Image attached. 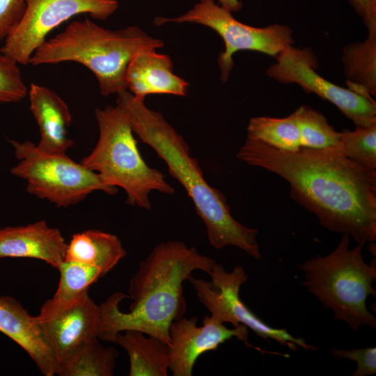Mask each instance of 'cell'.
Listing matches in <instances>:
<instances>
[{
	"instance_id": "cell-1",
	"label": "cell",
	"mask_w": 376,
	"mask_h": 376,
	"mask_svg": "<svg viewBox=\"0 0 376 376\" xmlns=\"http://www.w3.org/2000/svg\"><path fill=\"white\" fill-rule=\"evenodd\" d=\"M237 157L274 173L290 185L292 198L327 229L357 244L376 240V170L359 165L340 149L282 150L246 139Z\"/></svg>"
},
{
	"instance_id": "cell-2",
	"label": "cell",
	"mask_w": 376,
	"mask_h": 376,
	"mask_svg": "<svg viewBox=\"0 0 376 376\" xmlns=\"http://www.w3.org/2000/svg\"><path fill=\"white\" fill-rule=\"evenodd\" d=\"M217 262L195 247L171 240L157 244L132 277L128 292H115L100 306L98 338L136 330L170 345L171 323L186 311L183 283L194 270L208 272Z\"/></svg>"
},
{
	"instance_id": "cell-3",
	"label": "cell",
	"mask_w": 376,
	"mask_h": 376,
	"mask_svg": "<svg viewBox=\"0 0 376 376\" xmlns=\"http://www.w3.org/2000/svg\"><path fill=\"white\" fill-rule=\"evenodd\" d=\"M116 104L124 107L134 133L150 146L167 165L169 174L186 190L206 228L214 248L236 246L256 260L262 255L257 242L258 231L236 221L223 193L205 180L198 161L191 156L183 137L163 115L148 109L144 100L125 90L117 94Z\"/></svg>"
},
{
	"instance_id": "cell-4",
	"label": "cell",
	"mask_w": 376,
	"mask_h": 376,
	"mask_svg": "<svg viewBox=\"0 0 376 376\" xmlns=\"http://www.w3.org/2000/svg\"><path fill=\"white\" fill-rule=\"evenodd\" d=\"M163 46L162 40L136 26L111 30L85 17L72 21L62 32L46 40L33 54L29 64H81L95 75L101 94L108 96L127 90V68L136 53Z\"/></svg>"
},
{
	"instance_id": "cell-5",
	"label": "cell",
	"mask_w": 376,
	"mask_h": 376,
	"mask_svg": "<svg viewBox=\"0 0 376 376\" xmlns=\"http://www.w3.org/2000/svg\"><path fill=\"white\" fill-rule=\"evenodd\" d=\"M350 237L342 234L334 250L328 255H317L297 268L304 276L301 282L322 304L331 310L336 320L357 331L362 326L376 328V318L367 308L366 301L376 291V267L365 262L364 245L357 244L350 249Z\"/></svg>"
},
{
	"instance_id": "cell-6",
	"label": "cell",
	"mask_w": 376,
	"mask_h": 376,
	"mask_svg": "<svg viewBox=\"0 0 376 376\" xmlns=\"http://www.w3.org/2000/svg\"><path fill=\"white\" fill-rule=\"evenodd\" d=\"M95 115L99 138L93 150L81 160L84 166L98 173L107 184L122 188L126 203L132 206L150 210L152 191L169 195L175 192L164 175L142 157L124 107L116 104L97 108Z\"/></svg>"
},
{
	"instance_id": "cell-7",
	"label": "cell",
	"mask_w": 376,
	"mask_h": 376,
	"mask_svg": "<svg viewBox=\"0 0 376 376\" xmlns=\"http://www.w3.org/2000/svg\"><path fill=\"white\" fill-rule=\"evenodd\" d=\"M18 163L12 175L26 181V191L58 207L77 205L89 194L102 191L115 195L118 188L105 182L101 176L77 163L66 153L42 150L29 141L9 140Z\"/></svg>"
},
{
	"instance_id": "cell-8",
	"label": "cell",
	"mask_w": 376,
	"mask_h": 376,
	"mask_svg": "<svg viewBox=\"0 0 376 376\" xmlns=\"http://www.w3.org/2000/svg\"><path fill=\"white\" fill-rule=\"evenodd\" d=\"M168 22H191L207 26L223 39L225 50L218 57L221 80L226 82L233 68V56L238 51L251 50L276 56L294 43L292 31L284 24H274L254 27L237 20L232 13L214 0H201L183 15L174 18L156 17L160 26Z\"/></svg>"
},
{
	"instance_id": "cell-9",
	"label": "cell",
	"mask_w": 376,
	"mask_h": 376,
	"mask_svg": "<svg viewBox=\"0 0 376 376\" xmlns=\"http://www.w3.org/2000/svg\"><path fill=\"white\" fill-rule=\"evenodd\" d=\"M211 281L197 279L192 275L188 281L196 291L199 301L221 323L229 322L233 327L244 324L267 341H276L292 351L299 347L305 351H318L319 348L306 343L304 338L295 337L285 329L274 328L260 319L241 300L240 291L248 276L242 266H235L226 272L216 263L207 272Z\"/></svg>"
},
{
	"instance_id": "cell-10",
	"label": "cell",
	"mask_w": 376,
	"mask_h": 376,
	"mask_svg": "<svg viewBox=\"0 0 376 376\" xmlns=\"http://www.w3.org/2000/svg\"><path fill=\"white\" fill-rule=\"evenodd\" d=\"M118 8V0H26L21 19L0 49L17 63L28 65L49 33L63 22L81 14L106 20Z\"/></svg>"
},
{
	"instance_id": "cell-11",
	"label": "cell",
	"mask_w": 376,
	"mask_h": 376,
	"mask_svg": "<svg viewBox=\"0 0 376 376\" xmlns=\"http://www.w3.org/2000/svg\"><path fill=\"white\" fill-rule=\"evenodd\" d=\"M318 62L310 47L290 46L276 56L267 75L283 84H296L306 93H314L335 105L356 126L376 123V103L347 88L336 85L320 75Z\"/></svg>"
},
{
	"instance_id": "cell-12",
	"label": "cell",
	"mask_w": 376,
	"mask_h": 376,
	"mask_svg": "<svg viewBox=\"0 0 376 376\" xmlns=\"http://www.w3.org/2000/svg\"><path fill=\"white\" fill-rule=\"evenodd\" d=\"M197 320L196 317L189 319L182 317L173 320L169 326V369L173 376H191L194 364L201 354L217 350L221 344L233 337L261 354L288 357V354L263 350L249 343L248 328L244 324L228 329L211 315H205L203 325L197 327Z\"/></svg>"
},
{
	"instance_id": "cell-13",
	"label": "cell",
	"mask_w": 376,
	"mask_h": 376,
	"mask_svg": "<svg viewBox=\"0 0 376 376\" xmlns=\"http://www.w3.org/2000/svg\"><path fill=\"white\" fill-rule=\"evenodd\" d=\"M36 317L54 354L56 374L98 336L100 306L88 293L66 308Z\"/></svg>"
},
{
	"instance_id": "cell-14",
	"label": "cell",
	"mask_w": 376,
	"mask_h": 376,
	"mask_svg": "<svg viewBox=\"0 0 376 376\" xmlns=\"http://www.w3.org/2000/svg\"><path fill=\"white\" fill-rule=\"evenodd\" d=\"M67 245L59 229L44 220L0 228V258H35L58 269L65 260Z\"/></svg>"
},
{
	"instance_id": "cell-15",
	"label": "cell",
	"mask_w": 376,
	"mask_h": 376,
	"mask_svg": "<svg viewBox=\"0 0 376 376\" xmlns=\"http://www.w3.org/2000/svg\"><path fill=\"white\" fill-rule=\"evenodd\" d=\"M0 331L18 344L44 375H56V361L37 317L8 295L0 296Z\"/></svg>"
},
{
	"instance_id": "cell-16",
	"label": "cell",
	"mask_w": 376,
	"mask_h": 376,
	"mask_svg": "<svg viewBox=\"0 0 376 376\" xmlns=\"http://www.w3.org/2000/svg\"><path fill=\"white\" fill-rule=\"evenodd\" d=\"M126 81L129 91L141 99L150 94L184 96L189 85L173 73L170 56L154 49H143L135 54L127 68Z\"/></svg>"
},
{
	"instance_id": "cell-17",
	"label": "cell",
	"mask_w": 376,
	"mask_h": 376,
	"mask_svg": "<svg viewBox=\"0 0 376 376\" xmlns=\"http://www.w3.org/2000/svg\"><path fill=\"white\" fill-rule=\"evenodd\" d=\"M28 94L30 109L40 130L37 146L47 152L66 153L74 145L69 135L72 116L68 106L46 86L33 83Z\"/></svg>"
},
{
	"instance_id": "cell-18",
	"label": "cell",
	"mask_w": 376,
	"mask_h": 376,
	"mask_svg": "<svg viewBox=\"0 0 376 376\" xmlns=\"http://www.w3.org/2000/svg\"><path fill=\"white\" fill-rule=\"evenodd\" d=\"M126 255L117 236L91 229L72 235L67 245L64 260L93 266L105 275Z\"/></svg>"
},
{
	"instance_id": "cell-19",
	"label": "cell",
	"mask_w": 376,
	"mask_h": 376,
	"mask_svg": "<svg viewBox=\"0 0 376 376\" xmlns=\"http://www.w3.org/2000/svg\"><path fill=\"white\" fill-rule=\"evenodd\" d=\"M136 330L116 334L113 342L127 352L130 359L129 376H166L169 364V345L155 336L146 337Z\"/></svg>"
},
{
	"instance_id": "cell-20",
	"label": "cell",
	"mask_w": 376,
	"mask_h": 376,
	"mask_svg": "<svg viewBox=\"0 0 376 376\" xmlns=\"http://www.w3.org/2000/svg\"><path fill=\"white\" fill-rule=\"evenodd\" d=\"M342 63L347 88L373 100L376 95V31L363 42H352L343 50Z\"/></svg>"
},
{
	"instance_id": "cell-21",
	"label": "cell",
	"mask_w": 376,
	"mask_h": 376,
	"mask_svg": "<svg viewBox=\"0 0 376 376\" xmlns=\"http://www.w3.org/2000/svg\"><path fill=\"white\" fill-rule=\"evenodd\" d=\"M58 270L60 280L54 296L41 306L38 317H45L66 308L88 293L89 287L104 276L93 266L64 260Z\"/></svg>"
},
{
	"instance_id": "cell-22",
	"label": "cell",
	"mask_w": 376,
	"mask_h": 376,
	"mask_svg": "<svg viewBox=\"0 0 376 376\" xmlns=\"http://www.w3.org/2000/svg\"><path fill=\"white\" fill-rule=\"evenodd\" d=\"M247 139L286 151L301 148V134L292 113L285 118L257 116L250 119Z\"/></svg>"
},
{
	"instance_id": "cell-23",
	"label": "cell",
	"mask_w": 376,
	"mask_h": 376,
	"mask_svg": "<svg viewBox=\"0 0 376 376\" xmlns=\"http://www.w3.org/2000/svg\"><path fill=\"white\" fill-rule=\"evenodd\" d=\"M119 355L113 347H104L95 338L56 375L59 376H111Z\"/></svg>"
},
{
	"instance_id": "cell-24",
	"label": "cell",
	"mask_w": 376,
	"mask_h": 376,
	"mask_svg": "<svg viewBox=\"0 0 376 376\" xmlns=\"http://www.w3.org/2000/svg\"><path fill=\"white\" fill-rule=\"evenodd\" d=\"M292 113L300 130L301 148H335L341 150L340 132L329 125L321 113L303 104Z\"/></svg>"
},
{
	"instance_id": "cell-25",
	"label": "cell",
	"mask_w": 376,
	"mask_h": 376,
	"mask_svg": "<svg viewBox=\"0 0 376 376\" xmlns=\"http://www.w3.org/2000/svg\"><path fill=\"white\" fill-rule=\"evenodd\" d=\"M340 134L341 152L359 165L376 170V123Z\"/></svg>"
},
{
	"instance_id": "cell-26",
	"label": "cell",
	"mask_w": 376,
	"mask_h": 376,
	"mask_svg": "<svg viewBox=\"0 0 376 376\" xmlns=\"http://www.w3.org/2000/svg\"><path fill=\"white\" fill-rule=\"evenodd\" d=\"M27 94L19 63L0 49V103H15Z\"/></svg>"
},
{
	"instance_id": "cell-27",
	"label": "cell",
	"mask_w": 376,
	"mask_h": 376,
	"mask_svg": "<svg viewBox=\"0 0 376 376\" xmlns=\"http://www.w3.org/2000/svg\"><path fill=\"white\" fill-rule=\"evenodd\" d=\"M331 353L337 359H347L356 362L357 368L352 376H368L376 373L375 347L351 350L334 348Z\"/></svg>"
},
{
	"instance_id": "cell-28",
	"label": "cell",
	"mask_w": 376,
	"mask_h": 376,
	"mask_svg": "<svg viewBox=\"0 0 376 376\" xmlns=\"http://www.w3.org/2000/svg\"><path fill=\"white\" fill-rule=\"evenodd\" d=\"M26 0H0V42L4 41L21 19Z\"/></svg>"
},
{
	"instance_id": "cell-29",
	"label": "cell",
	"mask_w": 376,
	"mask_h": 376,
	"mask_svg": "<svg viewBox=\"0 0 376 376\" xmlns=\"http://www.w3.org/2000/svg\"><path fill=\"white\" fill-rule=\"evenodd\" d=\"M362 19L368 31H376V0H347Z\"/></svg>"
},
{
	"instance_id": "cell-30",
	"label": "cell",
	"mask_w": 376,
	"mask_h": 376,
	"mask_svg": "<svg viewBox=\"0 0 376 376\" xmlns=\"http://www.w3.org/2000/svg\"><path fill=\"white\" fill-rule=\"evenodd\" d=\"M219 4L226 10L233 12L240 10L242 3L240 0H218Z\"/></svg>"
}]
</instances>
